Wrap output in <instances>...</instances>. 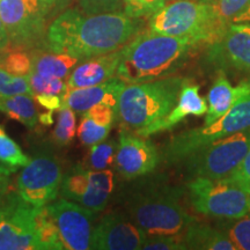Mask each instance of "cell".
<instances>
[{
  "label": "cell",
  "mask_w": 250,
  "mask_h": 250,
  "mask_svg": "<svg viewBox=\"0 0 250 250\" xmlns=\"http://www.w3.org/2000/svg\"><path fill=\"white\" fill-rule=\"evenodd\" d=\"M148 26L154 33L188 37L198 45H210L229 24L219 19L213 0H174L149 18Z\"/></svg>",
  "instance_id": "5b68a950"
},
{
  "label": "cell",
  "mask_w": 250,
  "mask_h": 250,
  "mask_svg": "<svg viewBox=\"0 0 250 250\" xmlns=\"http://www.w3.org/2000/svg\"><path fill=\"white\" fill-rule=\"evenodd\" d=\"M54 111L49 110L48 112H45V114H42L39 116V122H41L43 125H46V126H49V125H52L55 123V120H54Z\"/></svg>",
  "instance_id": "f6af8a7d"
},
{
  "label": "cell",
  "mask_w": 250,
  "mask_h": 250,
  "mask_svg": "<svg viewBox=\"0 0 250 250\" xmlns=\"http://www.w3.org/2000/svg\"><path fill=\"white\" fill-rule=\"evenodd\" d=\"M0 67L13 76L27 77L33 71L31 52L26 49H9L2 52Z\"/></svg>",
  "instance_id": "4316f807"
},
{
  "label": "cell",
  "mask_w": 250,
  "mask_h": 250,
  "mask_svg": "<svg viewBox=\"0 0 250 250\" xmlns=\"http://www.w3.org/2000/svg\"><path fill=\"white\" fill-rule=\"evenodd\" d=\"M39 2L43 13H44L46 18H48L50 15H52V12H54L57 0H39Z\"/></svg>",
  "instance_id": "ab89813d"
},
{
  "label": "cell",
  "mask_w": 250,
  "mask_h": 250,
  "mask_svg": "<svg viewBox=\"0 0 250 250\" xmlns=\"http://www.w3.org/2000/svg\"><path fill=\"white\" fill-rule=\"evenodd\" d=\"M2 52H4V51H0V61H1V56H2Z\"/></svg>",
  "instance_id": "7dc6e473"
},
{
  "label": "cell",
  "mask_w": 250,
  "mask_h": 250,
  "mask_svg": "<svg viewBox=\"0 0 250 250\" xmlns=\"http://www.w3.org/2000/svg\"><path fill=\"white\" fill-rule=\"evenodd\" d=\"M64 171L51 147H39L18 176L17 191L35 208H42L57 199Z\"/></svg>",
  "instance_id": "ba28073f"
},
{
  "label": "cell",
  "mask_w": 250,
  "mask_h": 250,
  "mask_svg": "<svg viewBox=\"0 0 250 250\" xmlns=\"http://www.w3.org/2000/svg\"><path fill=\"white\" fill-rule=\"evenodd\" d=\"M167 0H124L123 12L131 18H151L155 12L164 7Z\"/></svg>",
  "instance_id": "836d02e7"
},
{
  "label": "cell",
  "mask_w": 250,
  "mask_h": 250,
  "mask_svg": "<svg viewBox=\"0 0 250 250\" xmlns=\"http://www.w3.org/2000/svg\"><path fill=\"white\" fill-rule=\"evenodd\" d=\"M235 245L236 250H250V212L237 219H223L218 225Z\"/></svg>",
  "instance_id": "484cf974"
},
{
  "label": "cell",
  "mask_w": 250,
  "mask_h": 250,
  "mask_svg": "<svg viewBox=\"0 0 250 250\" xmlns=\"http://www.w3.org/2000/svg\"><path fill=\"white\" fill-rule=\"evenodd\" d=\"M30 160V156L24 154L17 142H14L0 125V164L15 173L19 168L24 167Z\"/></svg>",
  "instance_id": "d4e9b609"
},
{
  "label": "cell",
  "mask_w": 250,
  "mask_h": 250,
  "mask_svg": "<svg viewBox=\"0 0 250 250\" xmlns=\"http://www.w3.org/2000/svg\"><path fill=\"white\" fill-rule=\"evenodd\" d=\"M190 202L199 213L218 219H237L250 212V193L227 177H195L188 184Z\"/></svg>",
  "instance_id": "52a82bcc"
},
{
  "label": "cell",
  "mask_w": 250,
  "mask_h": 250,
  "mask_svg": "<svg viewBox=\"0 0 250 250\" xmlns=\"http://www.w3.org/2000/svg\"><path fill=\"white\" fill-rule=\"evenodd\" d=\"M161 155L151 140L133 136L129 131L120 133L115 168L124 179L133 180L154 171Z\"/></svg>",
  "instance_id": "2e32d148"
},
{
  "label": "cell",
  "mask_w": 250,
  "mask_h": 250,
  "mask_svg": "<svg viewBox=\"0 0 250 250\" xmlns=\"http://www.w3.org/2000/svg\"><path fill=\"white\" fill-rule=\"evenodd\" d=\"M0 111L12 120L20 122L29 130L35 129L39 123V112L33 96L27 94L0 96Z\"/></svg>",
  "instance_id": "603a6c76"
},
{
  "label": "cell",
  "mask_w": 250,
  "mask_h": 250,
  "mask_svg": "<svg viewBox=\"0 0 250 250\" xmlns=\"http://www.w3.org/2000/svg\"><path fill=\"white\" fill-rule=\"evenodd\" d=\"M78 8L88 15L116 13L123 12L124 0H78Z\"/></svg>",
  "instance_id": "e575fe53"
},
{
  "label": "cell",
  "mask_w": 250,
  "mask_h": 250,
  "mask_svg": "<svg viewBox=\"0 0 250 250\" xmlns=\"http://www.w3.org/2000/svg\"><path fill=\"white\" fill-rule=\"evenodd\" d=\"M120 50L81 61L67 77L68 88L96 86L116 77Z\"/></svg>",
  "instance_id": "d6986e66"
},
{
  "label": "cell",
  "mask_w": 250,
  "mask_h": 250,
  "mask_svg": "<svg viewBox=\"0 0 250 250\" xmlns=\"http://www.w3.org/2000/svg\"><path fill=\"white\" fill-rule=\"evenodd\" d=\"M111 126L107 125H101L94 122L92 118L83 116L81 123L78 127V137H79L80 143L86 146H93L96 144L104 142L108 137L109 131Z\"/></svg>",
  "instance_id": "4dcf8cb0"
},
{
  "label": "cell",
  "mask_w": 250,
  "mask_h": 250,
  "mask_svg": "<svg viewBox=\"0 0 250 250\" xmlns=\"http://www.w3.org/2000/svg\"><path fill=\"white\" fill-rule=\"evenodd\" d=\"M182 190L159 181L132 189L125 202V212L146 234H182L195 219L181 204Z\"/></svg>",
  "instance_id": "3957f363"
},
{
  "label": "cell",
  "mask_w": 250,
  "mask_h": 250,
  "mask_svg": "<svg viewBox=\"0 0 250 250\" xmlns=\"http://www.w3.org/2000/svg\"><path fill=\"white\" fill-rule=\"evenodd\" d=\"M9 190H11V177L0 181V206H1Z\"/></svg>",
  "instance_id": "b9f144b4"
},
{
  "label": "cell",
  "mask_w": 250,
  "mask_h": 250,
  "mask_svg": "<svg viewBox=\"0 0 250 250\" xmlns=\"http://www.w3.org/2000/svg\"><path fill=\"white\" fill-rule=\"evenodd\" d=\"M250 149V129L211 143L182 164L191 177L219 180L229 176Z\"/></svg>",
  "instance_id": "9c48e42d"
},
{
  "label": "cell",
  "mask_w": 250,
  "mask_h": 250,
  "mask_svg": "<svg viewBox=\"0 0 250 250\" xmlns=\"http://www.w3.org/2000/svg\"><path fill=\"white\" fill-rule=\"evenodd\" d=\"M9 48V40L6 33L4 24H2L1 19H0V51H5Z\"/></svg>",
  "instance_id": "60d3db41"
},
{
  "label": "cell",
  "mask_w": 250,
  "mask_h": 250,
  "mask_svg": "<svg viewBox=\"0 0 250 250\" xmlns=\"http://www.w3.org/2000/svg\"><path fill=\"white\" fill-rule=\"evenodd\" d=\"M206 62L219 71L250 74V22L230 23L220 39L208 45Z\"/></svg>",
  "instance_id": "5bb4252c"
},
{
  "label": "cell",
  "mask_w": 250,
  "mask_h": 250,
  "mask_svg": "<svg viewBox=\"0 0 250 250\" xmlns=\"http://www.w3.org/2000/svg\"><path fill=\"white\" fill-rule=\"evenodd\" d=\"M114 189L115 177L110 169L94 170L78 165L64 174L59 195L100 213L107 208Z\"/></svg>",
  "instance_id": "8fae6325"
},
{
  "label": "cell",
  "mask_w": 250,
  "mask_h": 250,
  "mask_svg": "<svg viewBox=\"0 0 250 250\" xmlns=\"http://www.w3.org/2000/svg\"><path fill=\"white\" fill-rule=\"evenodd\" d=\"M76 111L67 105H62L59 109L56 127L52 133L54 143L59 147L70 145L76 136Z\"/></svg>",
  "instance_id": "83f0119b"
},
{
  "label": "cell",
  "mask_w": 250,
  "mask_h": 250,
  "mask_svg": "<svg viewBox=\"0 0 250 250\" xmlns=\"http://www.w3.org/2000/svg\"><path fill=\"white\" fill-rule=\"evenodd\" d=\"M80 62V59L74 56L52 51L45 46L35 48L31 51L33 71L45 78L67 79Z\"/></svg>",
  "instance_id": "44dd1931"
},
{
  "label": "cell",
  "mask_w": 250,
  "mask_h": 250,
  "mask_svg": "<svg viewBox=\"0 0 250 250\" xmlns=\"http://www.w3.org/2000/svg\"><path fill=\"white\" fill-rule=\"evenodd\" d=\"M234 23H240V22H250V2L248 6L243 9L237 17L233 20Z\"/></svg>",
  "instance_id": "ee69618b"
},
{
  "label": "cell",
  "mask_w": 250,
  "mask_h": 250,
  "mask_svg": "<svg viewBox=\"0 0 250 250\" xmlns=\"http://www.w3.org/2000/svg\"><path fill=\"white\" fill-rule=\"evenodd\" d=\"M198 46L188 37L140 31L120 50L116 77L131 85L174 76Z\"/></svg>",
  "instance_id": "7a4b0ae2"
},
{
  "label": "cell",
  "mask_w": 250,
  "mask_h": 250,
  "mask_svg": "<svg viewBox=\"0 0 250 250\" xmlns=\"http://www.w3.org/2000/svg\"><path fill=\"white\" fill-rule=\"evenodd\" d=\"M35 235L37 250H62V240L55 221L49 214L46 206L36 208Z\"/></svg>",
  "instance_id": "cb8c5ba5"
},
{
  "label": "cell",
  "mask_w": 250,
  "mask_h": 250,
  "mask_svg": "<svg viewBox=\"0 0 250 250\" xmlns=\"http://www.w3.org/2000/svg\"><path fill=\"white\" fill-rule=\"evenodd\" d=\"M250 94V81H242L236 87L230 85L226 72L219 71L208 94V111L204 125H210L226 115L239 99Z\"/></svg>",
  "instance_id": "ffe728a7"
},
{
  "label": "cell",
  "mask_w": 250,
  "mask_h": 250,
  "mask_svg": "<svg viewBox=\"0 0 250 250\" xmlns=\"http://www.w3.org/2000/svg\"><path fill=\"white\" fill-rule=\"evenodd\" d=\"M143 28L144 19L124 12L88 15L68 7L46 28L42 46L85 61L122 49Z\"/></svg>",
  "instance_id": "6da1fadb"
},
{
  "label": "cell",
  "mask_w": 250,
  "mask_h": 250,
  "mask_svg": "<svg viewBox=\"0 0 250 250\" xmlns=\"http://www.w3.org/2000/svg\"><path fill=\"white\" fill-rule=\"evenodd\" d=\"M0 19L9 48L35 49L45 39V20L39 0H0Z\"/></svg>",
  "instance_id": "30bf717a"
},
{
  "label": "cell",
  "mask_w": 250,
  "mask_h": 250,
  "mask_svg": "<svg viewBox=\"0 0 250 250\" xmlns=\"http://www.w3.org/2000/svg\"><path fill=\"white\" fill-rule=\"evenodd\" d=\"M36 100L42 107L49 109V110L51 111L59 110V109L62 107V98L58 95H52V94H39V95H36Z\"/></svg>",
  "instance_id": "f35d334b"
},
{
  "label": "cell",
  "mask_w": 250,
  "mask_h": 250,
  "mask_svg": "<svg viewBox=\"0 0 250 250\" xmlns=\"http://www.w3.org/2000/svg\"><path fill=\"white\" fill-rule=\"evenodd\" d=\"M249 2L250 0H213V6L219 19L226 24H230Z\"/></svg>",
  "instance_id": "d590c367"
},
{
  "label": "cell",
  "mask_w": 250,
  "mask_h": 250,
  "mask_svg": "<svg viewBox=\"0 0 250 250\" xmlns=\"http://www.w3.org/2000/svg\"><path fill=\"white\" fill-rule=\"evenodd\" d=\"M74 1H76V0H57L54 12H52V15H58L59 13H62V11H65V9L70 7V5Z\"/></svg>",
  "instance_id": "7bdbcfd3"
},
{
  "label": "cell",
  "mask_w": 250,
  "mask_h": 250,
  "mask_svg": "<svg viewBox=\"0 0 250 250\" xmlns=\"http://www.w3.org/2000/svg\"><path fill=\"white\" fill-rule=\"evenodd\" d=\"M126 83L117 77L92 87L68 89L62 99V105H67L78 114H83L96 104H107L116 111L122 90Z\"/></svg>",
  "instance_id": "e0dca14e"
},
{
  "label": "cell",
  "mask_w": 250,
  "mask_h": 250,
  "mask_svg": "<svg viewBox=\"0 0 250 250\" xmlns=\"http://www.w3.org/2000/svg\"><path fill=\"white\" fill-rule=\"evenodd\" d=\"M208 111V103L206 100L202 98L199 94V86L191 83L189 80H186L181 89L179 100L176 105L171 109V111L161 121L155 123L147 129L143 130L138 136L146 138V137L155 134L162 131H168L175 127L180 122H182L187 116H203Z\"/></svg>",
  "instance_id": "ac0fdd59"
},
{
  "label": "cell",
  "mask_w": 250,
  "mask_h": 250,
  "mask_svg": "<svg viewBox=\"0 0 250 250\" xmlns=\"http://www.w3.org/2000/svg\"><path fill=\"white\" fill-rule=\"evenodd\" d=\"M45 206L57 226L65 250L90 249L96 212L65 198L55 199Z\"/></svg>",
  "instance_id": "4fadbf2b"
},
{
  "label": "cell",
  "mask_w": 250,
  "mask_h": 250,
  "mask_svg": "<svg viewBox=\"0 0 250 250\" xmlns=\"http://www.w3.org/2000/svg\"><path fill=\"white\" fill-rule=\"evenodd\" d=\"M117 145L118 144L115 140H109L90 146L87 158L88 168L94 170L109 169L115 165Z\"/></svg>",
  "instance_id": "f1b7e54d"
},
{
  "label": "cell",
  "mask_w": 250,
  "mask_h": 250,
  "mask_svg": "<svg viewBox=\"0 0 250 250\" xmlns=\"http://www.w3.org/2000/svg\"><path fill=\"white\" fill-rule=\"evenodd\" d=\"M28 80H29L30 87L34 94H52V95H58L62 99L68 92V86L64 79H55V78H45L40 76L36 72L31 71L28 74Z\"/></svg>",
  "instance_id": "f546056e"
},
{
  "label": "cell",
  "mask_w": 250,
  "mask_h": 250,
  "mask_svg": "<svg viewBox=\"0 0 250 250\" xmlns=\"http://www.w3.org/2000/svg\"><path fill=\"white\" fill-rule=\"evenodd\" d=\"M83 116L92 118L94 122L101 125L112 126V123L117 118V114L114 109L107 104H96L83 112Z\"/></svg>",
  "instance_id": "8d00e7d4"
},
{
  "label": "cell",
  "mask_w": 250,
  "mask_h": 250,
  "mask_svg": "<svg viewBox=\"0 0 250 250\" xmlns=\"http://www.w3.org/2000/svg\"><path fill=\"white\" fill-rule=\"evenodd\" d=\"M247 129H250V94L237 100L226 115L212 124L173 137L162 148L161 161L166 165L182 164L211 143Z\"/></svg>",
  "instance_id": "8992f818"
},
{
  "label": "cell",
  "mask_w": 250,
  "mask_h": 250,
  "mask_svg": "<svg viewBox=\"0 0 250 250\" xmlns=\"http://www.w3.org/2000/svg\"><path fill=\"white\" fill-rule=\"evenodd\" d=\"M142 249L144 250H182L186 249L183 236L166 235V234H147L144 240Z\"/></svg>",
  "instance_id": "d6a6232c"
},
{
  "label": "cell",
  "mask_w": 250,
  "mask_h": 250,
  "mask_svg": "<svg viewBox=\"0 0 250 250\" xmlns=\"http://www.w3.org/2000/svg\"><path fill=\"white\" fill-rule=\"evenodd\" d=\"M36 208L9 190L0 206V250H37Z\"/></svg>",
  "instance_id": "7c38bea8"
},
{
  "label": "cell",
  "mask_w": 250,
  "mask_h": 250,
  "mask_svg": "<svg viewBox=\"0 0 250 250\" xmlns=\"http://www.w3.org/2000/svg\"><path fill=\"white\" fill-rule=\"evenodd\" d=\"M11 174H13V171H12L11 169H8L6 166L0 164V181L11 177Z\"/></svg>",
  "instance_id": "bcb514c9"
},
{
  "label": "cell",
  "mask_w": 250,
  "mask_h": 250,
  "mask_svg": "<svg viewBox=\"0 0 250 250\" xmlns=\"http://www.w3.org/2000/svg\"><path fill=\"white\" fill-rule=\"evenodd\" d=\"M186 80L181 76H170L126 85L121 93L116 120L138 134L169 114Z\"/></svg>",
  "instance_id": "277c9868"
},
{
  "label": "cell",
  "mask_w": 250,
  "mask_h": 250,
  "mask_svg": "<svg viewBox=\"0 0 250 250\" xmlns=\"http://www.w3.org/2000/svg\"><path fill=\"white\" fill-rule=\"evenodd\" d=\"M146 234L126 213L110 212L103 215L94 227L90 249L96 250H138Z\"/></svg>",
  "instance_id": "9a60e30c"
},
{
  "label": "cell",
  "mask_w": 250,
  "mask_h": 250,
  "mask_svg": "<svg viewBox=\"0 0 250 250\" xmlns=\"http://www.w3.org/2000/svg\"><path fill=\"white\" fill-rule=\"evenodd\" d=\"M19 94L35 96L28 77L13 76L0 67V96H13Z\"/></svg>",
  "instance_id": "1f68e13d"
},
{
  "label": "cell",
  "mask_w": 250,
  "mask_h": 250,
  "mask_svg": "<svg viewBox=\"0 0 250 250\" xmlns=\"http://www.w3.org/2000/svg\"><path fill=\"white\" fill-rule=\"evenodd\" d=\"M227 179L250 193V149L241 164L237 166L229 176H227Z\"/></svg>",
  "instance_id": "74e56055"
},
{
  "label": "cell",
  "mask_w": 250,
  "mask_h": 250,
  "mask_svg": "<svg viewBox=\"0 0 250 250\" xmlns=\"http://www.w3.org/2000/svg\"><path fill=\"white\" fill-rule=\"evenodd\" d=\"M183 241L186 249L236 250L235 245L224 230L196 220L187 227Z\"/></svg>",
  "instance_id": "7402d4cb"
}]
</instances>
